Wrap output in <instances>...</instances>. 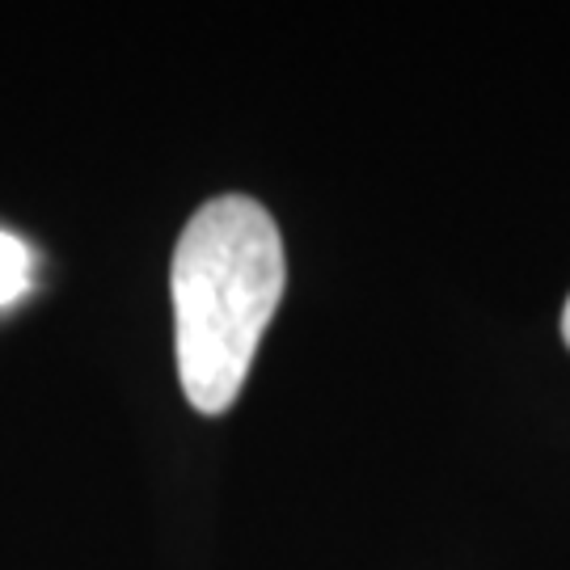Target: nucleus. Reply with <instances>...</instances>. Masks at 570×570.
<instances>
[{
  "label": "nucleus",
  "mask_w": 570,
  "mask_h": 570,
  "mask_svg": "<svg viewBox=\"0 0 570 570\" xmlns=\"http://www.w3.org/2000/svg\"><path fill=\"white\" fill-rule=\"evenodd\" d=\"M284 279V242L258 199L220 195L178 237L169 275L178 376L199 414H225L237 402Z\"/></svg>",
  "instance_id": "1"
},
{
  "label": "nucleus",
  "mask_w": 570,
  "mask_h": 570,
  "mask_svg": "<svg viewBox=\"0 0 570 570\" xmlns=\"http://www.w3.org/2000/svg\"><path fill=\"white\" fill-rule=\"evenodd\" d=\"M30 287V249L0 228V305H13Z\"/></svg>",
  "instance_id": "2"
},
{
  "label": "nucleus",
  "mask_w": 570,
  "mask_h": 570,
  "mask_svg": "<svg viewBox=\"0 0 570 570\" xmlns=\"http://www.w3.org/2000/svg\"><path fill=\"white\" fill-rule=\"evenodd\" d=\"M562 334H567V346H570V301H567V313H562Z\"/></svg>",
  "instance_id": "3"
}]
</instances>
